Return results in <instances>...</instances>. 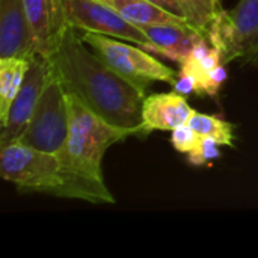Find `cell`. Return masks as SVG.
Instances as JSON below:
<instances>
[{
    "mask_svg": "<svg viewBox=\"0 0 258 258\" xmlns=\"http://www.w3.org/2000/svg\"><path fill=\"white\" fill-rule=\"evenodd\" d=\"M184 11L187 23L198 32L207 35L219 11L222 9L219 0H177Z\"/></svg>",
    "mask_w": 258,
    "mask_h": 258,
    "instance_id": "2e32d148",
    "label": "cell"
},
{
    "mask_svg": "<svg viewBox=\"0 0 258 258\" xmlns=\"http://www.w3.org/2000/svg\"><path fill=\"white\" fill-rule=\"evenodd\" d=\"M67 91L50 57V70L33 115L20 141L32 148L59 154L68 136Z\"/></svg>",
    "mask_w": 258,
    "mask_h": 258,
    "instance_id": "277c9868",
    "label": "cell"
},
{
    "mask_svg": "<svg viewBox=\"0 0 258 258\" xmlns=\"http://www.w3.org/2000/svg\"><path fill=\"white\" fill-rule=\"evenodd\" d=\"M187 125L192 127L194 132H197L201 138L212 139L218 142L221 147H234V142H236L234 124L228 121L195 110Z\"/></svg>",
    "mask_w": 258,
    "mask_h": 258,
    "instance_id": "9a60e30c",
    "label": "cell"
},
{
    "mask_svg": "<svg viewBox=\"0 0 258 258\" xmlns=\"http://www.w3.org/2000/svg\"><path fill=\"white\" fill-rule=\"evenodd\" d=\"M142 30L150 39L148 51H156L159 54L171 57L178 63L194 48V45L203 36H206L190 24H148L142 26Z\"/></svg>",
    "mask_w": 258,
    "mask_h": 258,
    "instance_id": "7c38bea8",
    "label": "cell"
},
{
    "mask_svg": "<svg viewBox=\"0 0 258 258\" xmlns=\"http://www.w3.org/2000/svg\"><path fill=\"white\" fill-rule=\"evenodd\" d=\"M115 12H118L127 21L142 27L148 24H162V23H174V24H189L184 18L171 14L147 0H100Z\"/></svg>",
    "mask_w": 258,
    "mask_h": 258,
    "instance_id": "4fadbf2b",
    "label": "cell"
},
{
    "mask_svg": "<svg viewBox=\"0 0 258 258\" xmlns=\"http://www.w3.org/2000/svg\"><path fill=\"white\" fill-rule=\"evenodd\" d=\"M219 147L221 145L218 142L207 139V138H201L200 144L190 153H187V162L194 166L209 165L212 160H216L221 157Z\"/></svg>",
    "mask_w": 258,
    "mask_h": 258,
    "instance_id": "e0dca14e",
    "label": "cell"
},
{
    "mask_svg": "<svg viewBox=\"0 0 258 258\" xmlns=\"http://www.w3.org/2000/svg\"><path fill=\"white\" fill-rule=\"evenodd\" d=\"M63 17L65 24L76 30L124 39L147 50L150 47L142 27L127 21L100 0H63Z\"/></svg>",
    "mask_w": 258,
    "mask_h": 258,
    "instance_id": "52a82bcc",
    "label": "cell"
},
{
    "mask_svg": "<svg viewBox=\"0 0 258 258\" xmlns=\"http://www.w3.org/2000/svg\"><path fill=\"white\" fill-rule=\"evenodd\" d=\"M0 175L21 194L57 197L62 186L57 154L32 148L20 139L0 144Z\"/></svg>",
    "mask_w": 258,
    "mask_h": 258,
    "instance_id": "3957f363",
    "label": "cell"
},
{
    "mask_svg": "<svg viewBox=\"0 0 258 258\" xmlns=\"http://www.w3.org/2000/svg\"><path fill=\"white\" fill-rule=\"evenodd\" d=\"M219 2H221V0H219Z\"/></svg>",
    "mask_w": 258,
    "mask_h": 258,
    "instance_id": "44dd1931",
    "label": "cell"
},
{
    "mask_svg": "<svg viewBox=\"0 0 258 258\" xmlns=\"http://www.w3.org/2000/svg\"><path fill=\"white\" fill-rule=\"evenodd\" d=\"M67 101L70 124L65 145L57 154L62 175L57 198L113 204L115 198L103 177V157L112 145L133 136L142 138V133L107 122L73 94L67 92Z\"/></svg>",
    "mask_w": 258,
    "mask_h": 258,
    "instance_id": "7a4b0ae2",
    "label": "cell"
},
{
    "mask_svg": "<svg viewBox=\"0 0 258 258\" xmlns=\"http://www.w3.org/2000/svg\"><path fill=\"white\" fill-rule=\"evenodd\" d=\"M29 62L30 59L24 57H0V122L5 121L24 82Z\"/></svg>",
    "mask_w": 258,
    "mask_h": 258,
    "instance_id": "5bb4252c",
    "label": "cell"
},
{
    "mask_svg": "<svg viewBox=\"0 0 258 258\" xmlns=\"http://www.w3.org/2000/svg\"><path fill=\"white\" fill-rule=\"evenodd\" d=\"M224 57L245 65L258 51V0H240L233 9H221L206 35Z\"/></svg>",
    "mask_w": 258,
    "mask_h": 258,
    "instance_id": "8992f818",
    "label": "cell"
},
{
    "mask_svg": "<svg viewBox=\"0 0 258 258\" xmlns=\"http://www.w3.org/2000/svg\"><path fill=\"white\" fill-rule=\"evenodd\" d=\"M147 2H150V3H153V5H156V6H159V8L165 9V11H168L171 14H175V15H178V17H181V18L186 20L184 11H183V8L180 6V3L177 0H147Z\"/></svg>",
    "mask_w": 258,
    "mask_h": 258,
    "instance_id": "d6986e66",
    "label": "cell"
},
{
    "mask_svg": "<svg viewBox=\"0 0 258 258\" xmlns=\"http://www.w3.org/2000/svg\"><path fill=\"white\" fill-rule=\"evenodd\" d=\"M187 98L181 92H160L147 95L142 103V128L148 136L151 132H172L186 125L194 115Z\"/></svg>",
    "mask_w": 258,
    "mask_h": 258,
    "instance_id": "8fae6325",
    "label": "cell"
},
{
    "mask_svg": "<svg viewBox=\"0 0 258 258\" xmlns=\"http://www.w3.org/2000/svg\"><path fill=\"white\" fill-rule=\"evenodd\" d=\"M201 141V136L194 132L192 127H189L187 124L186 125H181L175 130L171 132V145L178 151V153H190Z\"/></svg>",
    "mask_w": 258,
    "mask_h": 258,
    "instance_id": "ac0fdd59",
    "label": "cell"
},
{
    "mask_svg": "<svg viewBox=\"0 0 258 258\" xmlns=\"http://www.w3.org/2000/svg\"><path fill=\"white\" fill-rule=\"evenodd\" d=\"M82 38L106 63L142 91H147L151 82H163L172 86L177 82L178 74L144 47L92 32H83Z\"/></svg>",
    "mask_w": 258,
    "mask_h": 258,
    "instance_id": "5b68a950",
    "label": "cell"
},
{
    "mask_svg": "<svg viewBox=\"0 0 258 258\" xmlns=\"http://www.w3.org/2000/svg\"><path fill=\"white\" fill-rule=\"evenodd\" d=\"M245 65H251V67H257L258 68V51L249 59V60H248V62H246V63H245Z\"/></svg>",
    "mask_w": 258,
    "mask_h": 258,
    "instance_id": "ffe728a7",
    "label": "cell"
},
{
    "mask_svg": "<svg viewBox=\"0 0 258 258\" xmlns=\"http://www.w3.org/2000/svg\"><path fill=\"white\" fill-rule=\"evenodd\" d=\"M36 54L24 0H0V57Z\"/></svg>",
    "mask_w": 258,
    "mask_h": 258,
    "instance_id": "30bf717a",
    "label": "cell"
},
{
    "mask_svg": "<svg viewBox=\"0 0 258 258\" xmlns=\"http://www.w3.org/2000/svg\"><path fill=\"white\" fill-rule=\"evenodd\" d=\"M50 70V57H45L42 54H35L30 62L29 68L24 77V82L12 101L9 112L5 118L0 132V144L20 139L24 133L33 110L36 107V103L41 97V92L44 89L47 76Z\"/></svg>",
    "mask_w": 258,
    "mask_h": 258,
    "instance_id": "ba28073f",
    "label": "cell"
},
{
    "mask_svg": "<svg viewBox=\"0 0 258 258\" xmlns=\"http://www.w3.org/2000/svg\"><path fill=\"white\" fill-rule=\"evenodd\" d=\"M24 5L36 53L51 57L67 29L63 0H24Z\"/></svg>",
    "mask_w": 258,
    "mask_h": 258,
    "instance_id": "9c48e42d",
    "label": "cell"
},
{
    "mask_svg": "<svg viewBox=\"0 0 258 258\" xmlns=\"http://www.w3.org/2000/svg\"><path fill=\"white\" fill-rule=\"evenodd\" d=\"M51 60L68 94L76 95L94 113L122 128H142L145 91L106 63L77 33L63 30Z\"/></svg>",
    "mask_w": 258,
    "mask_h": 258,
    "instance_id": "6da1fadb",
    "label": "cell"
}]
</instances>
